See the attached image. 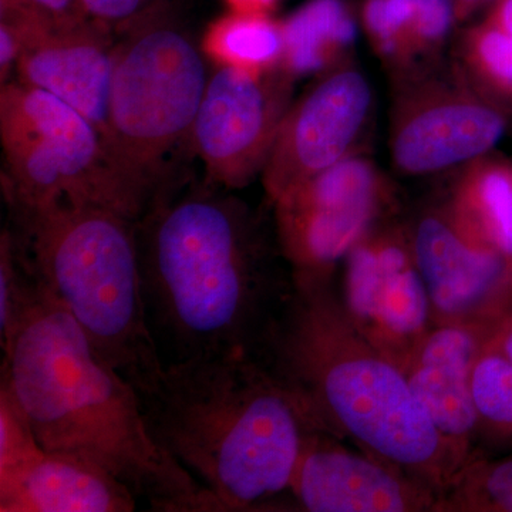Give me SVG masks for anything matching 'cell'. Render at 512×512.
<instances>
[{
	"label": "cell",
	"instance_id": "obj_20",
	"mask_svg": "<svg viewBox=\"0 0 512 512\" xmlns=\"http://www.w3.org/2000/svg\"><path fill=\"white\" fill-rule=\"evenodd\" d=\"M282 32L286 72H318L352 45L356 23L342 0H312L286 20Z\"/></svg>",
	"mask_w": 512,
	"mask_h": 512
},
{
	"label": "cell",
	"instance_id": "obj_1",
	"mask_svg": "<svg viewBox=\"0 0 512 512\" xmlns=\"http://www.w3.org/2000/svg\"><path fill=\"white\" fill-rule=\"evenodd\" d=\"M198 187L136 222L141 293L163 365L258 360L293 288L247 205Z\"/></svg>",
	"mask_w": 512,
	"mask_h": 512
},
{
	"label": "cell",
	"instance_id": "obj_11",
	"mask_svg": "<svg viewBox=\"0 0 512 512\" xmlns=\"http://www.w3.org/2000/svg\"><path fill=\"white\" fill-rule=\"evenodd\" d=\"M409 237L434 323L488 325L512 305V258L450 201L423 212Z\"/></svg>",
	"mask_w": 512,
	"mask_h": 512
},
{
	"label": "cell",
	"instance_id": "obj_12",
	"mask_svg": "<svg viewBox=\"0 0 512 512\" xmlns=\"http://www.w3.org/2000/svg\"><path fill=\"white\" fill-rule=\"evenodd\" d=\"M339 292L349 318L403 369L434 325L431 302L409 235L370 231L345 258Z\"/></svg>",
	"mask_w": 512,
	"mask_h": 512
},
{
	"label": "cell",
	"instance_id": "obj_15",
	"mask_svg": "<svg viewBox=\"0 0 512 512\" xmlns=\"http://www.w3.org/2000/svg\"><path fill=\"white\" fill-rule=\"evenodd\" d=\"M333 434L306 431L289 494L309 512L437 511L440 494L366 451L340 446Z\"/></svg>",
	"mask_w": 512,
	"mask_h": 512
},
{
	"label": "cell",
	"instance_id": "obj_8",
	"mask_svg": "<svg viewBox=\"0 0 512 512\" xmlns=\"http://www.w3.org/2000/svg\"><path fill=\"white\" fill-rule=\"evenodd\" d=\"M109 28L90 16L56 18L30 0H0V74L16 67L20 83L79 111L107 147L114 50Z\"/></svg>",
	"mask_w": 512,
	"mask_h": 512
},
{
	"label": "cell",
	"instance_id": "obj_6",
	"mask_svg": "<svg viewBox=\"0 0 512 512\" xmlns=\"http://www.w3.org/2000/svg\"><path fill=\"white\" fill-rule=\"evenodd\" d=\"M114 43L107 143L151 207L175 191L167 161L190 137L207 89L204 57L163 3L127 20Z\"/></svg>",
	"mask_w": 512,
	"mask_h": 512
},
{
	"label": "cell",
	"instance_id": "obj_26",
	"mask_svg": "<svg viewBox=\"0 0 512 512\" xmlns=\"http://www.w3.org/2000/svg\"><path fill=\"white\" fill-rule=\"evenodd\" d=\"M43 451L22 407L0 380V477L28 466Z\"/></svg>",
	"mask_w": 512,
	"mask_h": 512
},
{
	"label": "cell",
	"instance_id": "obj_27",
	"mask_svg": "<svg viewBox=\"0 0 512 512\" xmlns=\"http://www.w3.org/2000/svg\"><path fill=\"white\" fill-rule=\"evenodd\" d=\"M154 0H82L90 18L107 23H124L143 12Z\"/></svg>",
	"mask_w": 512,
	"mask_h": 512
},
{
	"label": "cell",
	"instance_id": "obj_22",
	"mask_svg": "<svg viewBox=\"0 0 512 512\" xmlns=\"http://www.w3.org/2000/svg\"><path fill=\"white\" fill-rule=\"evenodd\" d=\"M437 511L512 512V456H473L440 495Z\"/></svg>",
	"mask_w": 512,
	"mask_h": 512
},
{
	"label": "cell",
	"instance_id": "obj_28",
	"mask_svg": "<svg viewBox=\"0 0 512 512\" xmlns=\"http://www.w3.org/2000/svg\"><path fill=\"white\" fill-rule=\"evenodd\" d=\"M30 2L56 18L82 19L89 16L83 8L82 0H30Z\"/></svg>",
	"mask_w": 512,
	"mask_h": 512
},
{
	"label": "cell",
	"instance_id": "obj_24",
	"mask_svg": "<svg viewBox=\"0 0 512 512\" xmlns=\"http://www.w3.org/2000/svg\"><path fill=\"white\" fill-rule=\"evenodd\" d=\"M464 63L474 86L495 103H512V35L490 20L468 33Z\"/></svg>",
	"mask_w": 512,
	"mask_h": 512
},
{
	"label": "cell",
	"instance_id": "obj_19",
	"mask_svg": "<svg viewBox=\"0 0 512 512\" xmlns=\"http://www.w3.org/2000/svg\"><path fill=\"white\" fill-rule=\"evenodd\" d=\"M471 383L481 433L512 443V305L485 329Z\"/></svg>",
	"mask_w": 512,
	"mask_h": 512
},
{
	"label": "cell",
	"instance_id": "obj_30",
	"mask_svg": "<svg viewBox=\"0 0 512 512\" xmlns=\"http://www.w3.org/2000/svg\"><path fill=\"white\" fill-rule=\"evenodd\" d=\"M488 20L512 35V0H503Z\"/></svg>",
	"mask_w": 512,
	"mask_h": 512
},
{
	"label": "cell",
	"instance_id": "obj_13",
	"mask_svg": "<svg viewBox=\"0 0 512 512\" xmlns=\"http://www.w3.org/2000/svg\"><path fill=\"white\" fill-rule=\"evenodd\" d=\"M505 130L503 107L480 90L431 80L397 101L390 153L400 173L436 174L487 156Z\"/></svg>",
	"mask_w": 512,
	"mask_h": 512
},
{
	"label": "cell",
	"instance_id": "obj_7",
	"mask_svg": "<svg viewBox=\"0 0 512 512\" xmlns=\"http://www.w3.org/2000/svg\"><path fill=\"white\" fill-rule=\"evenodd\" d=\"M0 138L12 212L67 201L137 222L150 211L151 202L121 171L99 130L45 90L3 83Z\"/></svg>",
	"mask_w": 512,
	"mask_h": 512
},
{
	"label": "cell",
	"instance_id": "obj_25",
	"mask_svg": "<svg viewBox=\"0 0 512 512\" xmlns=\"http://www.w3.org/2000/svg\"><path fill=\"white\" fill-rule=\"evenodd\" d=\"M35 275L23 259L12 228L0 237V339L12 328L39 292Z\"/></svg>",
	"mask_w": 512,
	"mask_h": 512
},
{
	"label": "cell",
	"instance_id": "obj_18",
	"mask_svg": "<svg viewBox=\"0 0 512 512\" xmlns=\"http://www.w3.org/2000/svg\"><path fill=\"white\" fill-rule=\"evenodd\" d=\"M458 214L512 258V164L481 157L468 164L451 195Z\"/></svg>",
	"mask_w": 512,
	"mask_h": 512
},
{
	"label": "cell",
	"instance_id": "obj_2",
	"mask_svg": "<svg viewBox=\"0 0 512 512\" xmlns=\"http://www.w3.org/2000/svg\"><path fill=\"white\" fill-rule=\"evenodd\" d=\"M0 343V380L45 450L92 461L151 511L224 512L207 487L154 443L136 389L42 286Z\"/></svg>",
	"mask_w": 512,
	"mask_h": 512
},
{
	"label": "cell",
	"instance_id": "obj_4",
	"mask_svg": "<svg viewBox=\"0 0 512 512\" xmlns=\"http://www.w3.org/2000/svg\"><path fill=\"white\" fill-rule=\"evenodd\" d=\"M138 399L154 443L224 512L281 507L306 431L315 429L284 384L251 357L165 365Z\"/></svg>",
	"mask_w": 512,
	"mask_h": 512
},
{
	"label": "cell",
	"instance_id": "obj_5",
	"mask_svg": "<svg viewBox=\"0 0 512 512\" xmlns=\"http://www.w3.org/2000/svg\"><path fill=\"white\" fill-rule=\"evenodd\" d=\"M12 214L16 244L39 285L137 394L153 386L164 365L148 329L136 222L67 201Z\"/></svg>",
	"mask_w": 512,
	"mask_h": 512
},
{
	"label": "cell",
	"instance_id": "obj_14",
	"mask_svg": "<svg viewBox=\"0 0 512 512\" xmlns=\"http://www.w3.org/2000/svg\"><path fill=\"white\" fill-rule=\"evenodd\" d=\"M372 100L363 73L343 67L320 80L288 110L262 170V183L272 205L352 156L369 120Z\"/></svg>",
	"mask_w": 512,
	"mask_h": 512
},
{
	"label": "cell",
	"instance_id": "obj_21",
	"mask_svg": "<svg viewBox=\"0 0 512 512\" xmlns=\"http://www.w3.org/2000/svg\"><path fill=\"white\" fill-rule=\"evenodd\" d=\"M202 46L220 66L262 74L282 64L284 32L268 15L232 12L212 23Z\"/></svg>",
	"mask_w": 512,
	"mask_h": 512
},
{
	"label": "cell",
	"instance_id": "obj_29",
	"mask_svg": "<svg viewBox=\"0 0 512 512\" xmlns=\"http://www.w3.org/2000/svg\"><path fill=\"white\" fill-rule=\"evenodd\" d=\"M232 12L244 15H268L278 0H225Z\"/></svg>",
	"mask_w": 512,
	"mask_h": 512
},
{
	"label": "cell",
	"instance_id": "obj_17",
	"mask_svg": "<svg viewBox=\"0 0 512 512\" xmlns=\"http://www.w3.org/2000/svg\"><path fill=\"white\" fill-rule=\"evenodd\" d=\"M137 497L92 461L45 450L28 466L0 477L2 512H131Z\"/></svg>",
	"mask_w": 512,
	"mask_h": 512
},
{
	"label": "cell",
	"instance_id": "obj_16",
	"mask_svg": "<svg viewBox=\"0 0 512 512\" xmlns=\"http://www.w3.org/2000/svg\"><path fill=\"white\" fill-rule=\"evenodd\" d=\"M488 325L434 323L403 365L410 389L441 436L470 457L480 431L471 380Z\"/></svg>",
	"mask_w": 512,
	"mask_h": 512
},
{
	"label": "cell",
	"instance_id": "obj_10",
	"mask_svg": "<svg viewBox=\"0 0 512 512\" xmlns=\"http://www.w3.org/2000/svg\"><path fill=\"white\" fill-rule=\"evenodd\" d=\"M286 73L278 67L255 74L220 66L208 79L191 140L212 187L242 188L262 174L291 109Z\"/></svg>",
	"mask_w": 512,
	"mask_h": 512
},
{
	"label": "cell",
	"instance_id": "obj_3",
	"mask_svg": "<svg viewBox=\"0 0 512 512\" xmlns=\"http://www.w3.org/2000/svg\"><path fill=\"white\" fill-rule=\"evenodd\" d=\"M292 276L258 362L312 427L348 437L443 494L471 457L441 436L402 367L356 328L332 276Z\"/></svg>",
	"mask_w": 512,
	"mask_h": 512
},
{
	"label": "cell",
	"instance_id": "obj_31",
	"mask_svg": "<svg viewBox=\"0 0 512 512\" xmlns=\"http://www.w3.org/2000/svg\"><path fill=\"white\" fill-rule=\"evenodd\" d=\"M487 2V0H456V12L458 16L466 15L471 9L476 8L480 3Z\"/></svg>",
	"mask_w": 512,
	"mask_h": 512
},
{
	"label": "cell",
	"instance_id": "obj_23",
	"mask_svg": "<svg viewBox=\"0 0 512 512\" xmlns=\"http://www.w3.org/2000/svg\"><path fill=\"white\" fill-rule=\"evenodd\" d=\"M431 0H367L363 19L384 59L406 63L424 53V20Z\"/></svg>",
	"mask_w": 512,
	"mask_h": 512
},
{
	"label": "cell",
	"instance_id": "obj_9",
	"mask_svg": "<svg viewBox=\"0 0 512 512\" xmlns=\"http://www.w3.org/2000/svg\"><path fill=\"white\" fill-rule=\"evenodd\" d=\"M384 197L376 165L349 156L276 201V241L292 274L332 276L372 231Z\"/></svg>",
	"mask_w": 512,
	"mask_h": 512
}]
</instances>
